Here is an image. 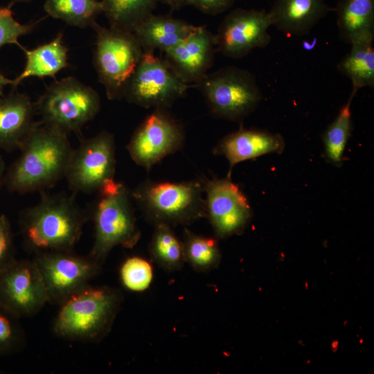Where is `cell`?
<instances>
[{
	"label": "cell",
	"mask_w": 374,
	"mask_h": 374,
	"mask_svg": "<svg viewBox=\"0 0 374 374\" xmlns=\"http://www.w3.org/2000/svg\"><path fill=\"white\" fill-rule=\"evenodd\" d=\"M98 193L92 213L94 242L89 255L102 265L114 247L135 246L141 232L134 215L131 193L123 184L113 179Z\"/></svg>",
	"instance_id": "4"
},
{
	"label": "cell",
	"mask_w": 374,
	"mask_h": 374,
	"mask_svg": "<svg viewBox=\"0 0 374 374\" xmlns=\"http://www.w3.org/2000/svg\"><path fill=\"white\" fill-rule=\"evenodd\" d=\"M341 39L350 45L373 42L374 0H340L334 8Z\"/></svg>",
	"instance_id": "21"
},
{
	"label": "cell",
	"mask_w": 374,
	"mask_h": 374,
	"mask_svg": "<svg viewBox=\"0 0 374 374\" xmlns=\"http://www.w3.org/2000/svg\"><path fill=\"white\" fill-rule=\"evenodd\" d=\"M42 276L48 302L61 304L89 285L100 271L102 265L89 255L72 251H45L34 258Z\"/></svg>",
	"instance_id": "9"
},
{
	"label": "cell",
	"mask_w": 374,
	"mask_h": 374,
	"mask_svg": "<svg viewBox=\"0 0 374 374\" xmlns=\"http://www.w3.org/2000/svg\"><path fill=\"white\" fill-rule=\"evenodd\" d=\"M34 104L42 123L69 134L79 132L96 116L100 100L93 89L67 77L52 83Z\"/></svg>",
	"instance_id": "7"
},
{
	"label": "cell",
	"mask_w": 374,
	"mask_h": 374,
	"mask_svg": "<svg viewBox=\"0 0 374 374\" xmlns=\"http://www.w3.org/2000/svg\"><path fill=\"white\" fill-rule=\"evenodd\" d=\"M47 302L34 260L15 258L0 271V305L21 318L33 316Z\"/></svg>",
	"instance_id": "14"
},
{
	"label": "cell",
	"mask_w": 374,
	"mask_h": 374,
	"mask_svg": "<svg viewBox=\"0 0 374 374\" xmlns=\"http://www.w3.org/2000/svg\"><path fill=\"white\" fill-rule=\"evenodd\" d=\"M157 2H161L168 6L172 10H177L186 6V0H157Z\"/></svg>",
	"instance_id": "34"
},
{
	"label": "cell",
	"mask_w": 374,
	"mask_h": 374,
	"mask_svg": "<svg viewBox=\"0 0 374 374\" xmlns=\"http://www.w3.org/2000/svg\"><path fill=\"white\" fill-rule=\"evenodd\" d=\"M184 261L197 271L215 268L220 260V251L215 238L197 235L186 227L182 242Z\"/></svg>",
	"instance_id": "27"
},
{
	"label": "cell",
	"mask_w": 374,
	"mask_h": 374,
	"mask_svg": "<svg viewBox=\"0 0 374 374\" xmlns=\"http://www.w3.org/2000/svg\"><path fill=\"white\" fill-rule=\"evenodd\" d=\"M91 27L96 33L94 66L107 98H121L136 69L143 51L133 33L100 26Z\"/></svg>",
	"instance_id": "8"
},
{
	"label": "cell",
	"mask_w": 374,
	"mask_h": 374,
	"mask_svg": "<svg viewBox=\"0 0 374 374\" xmlns=\"http://www.w3.org/2000/svg\"><path fill=\"white\" fill-rule=\"evenodd\" d=\"M15 259L11 225L8 217L0 215V271Z\"/></svg>",
	"instance_id": "32"
},
{
	"label": "cell",
	"mask_w": 374,
	"mask_h": 374,
	"mask_svg": "<svg viewBox=\"0 0 374 374\" xmlns=\"http://www.w3.org/2000/svg\"><path fill=\"white\" fill-rule=\"evenodd\" d=\"M12 82V80L7 78L0 71V97L3 96V91L4 87L8 84L11 85Z\"/></svg>",
	"instance_id": "35"
},
{
	"label": "cell",
	"mask_w": 374,
	"mask_h": 374,
	"mask_svg": "<svg viewBox=\"0 0 374 374\" xmlns=\"http://www.w3.org/2000/svg\"><path fill=\"white\" fill-rule=\"evenodd\" d=\"M122 301L116 288L89 285L60 304L53 331L67 340L98 341L109 332Z\"/></svg>",
	"instance_id": "3"
},
{
	"label": "cell",
	"mask_w": 374,
	"mask_h": 374,
	"mask_svg": "<svg viewBox=\"0 0 374 374\" xmlns=\"http://www.w3.org/2000/svg\"><path fill=\"white\" fill-rule=\"evenodd\" d=\"M120 277L124 287L133 292L148 289L153 278V268L146 259L139 256L127 258L120 268Z\"/></svg>",
	"instance_id": "29"
},
{
	"label": "cell",
	"mask_w": 374,
	"mask_h": 374,
	"mask_svg": "<svg viewBox=\"0 0 374 374\" xmlns=\"http://www.w3.org/2000/svg\"><path fill=\"white\" fill-rule=\"evenodd\" d=\"M206 217L215 235L225 238L241 233L252 212L247 198L230 177L204 181Z\"/></svg>",
	"instance_id": "15"
},
{
	"label": "cell",
	"mask_w": 374,
	"mask_h": 374,
	"mask_svg": "<svg viewBox=\"0 0 374 374\" xmlns=\"http://www.w3.org/2000/svg\"><path fill=\"white\" fill-rule=\"evenodd\" d=\"M23 49L26 62L23 71L12 80L11 86L13 89L28 78L54 77L69 66L68 49L63 42L62 34L33 49Z\"/></svg>",
	"instance_id": "22"
},
{
	"label": "cell",
	"mask_w": 374,
	"mask_h": 374,
	"mask_svg": "<svg viewBox=\"0 0 374 374\" xmlns=\"http://www.w3.org/2000/svg\"><path fill=\"white\" fill-rule=\"evenodd\" d=\"M211 113L231 121H240L253 112L262 98L255 76L233 66L207 73L196 85Z\"/></svg>",
	"instance_id": "6"
},
{
	"label": "cell",
	"mask_w": 374,
	"mask_h": 374,
	"mask_svg": "<svg viewBox=\"0 0 374 374\" xmlns=\"http://www.w3.org/2000/svg\"><path fill=\"white\" fill-rule=\"evenodd\" d=\"M204 181L171 182L146 180L132 193L145 217L154 224L188 225L206 217Z\"/></svg>",
	"instance_id": "5"
},
{
	"label": "cell",
	"mask_w": 374,
	"mask_h": 374,
	"mask_svg": "<svg viewBox=\"0 0 374 374\" xmlns=\"http://www.w3.org/2000/svg\"><path fill=\"white\" fill-rule=\"evenodd\" d=\"M189 85L182 82L154 53H143L124 93L130 103L144 108L168 109Z\"/></svg>",
	"instance_id": "10"
},
{
	"label": "cell",
	"mask_w": 374,
	"mask_h": 374,
	"mask_svg": "<svg viewBox=\"0 0 374 374\" xmlns=\"http://www.w3.org/2000/svg\"><path fill=\"white\" fill-rule=\"evenodd\" d=\"M35 104L25 94L11 92L0 97V148L19 149L35 122Z\"/></svg>",
	"instance_id": "19"
},
{
	"label": "cell",
	"mask_w": 374,
	"mask_h": 374,
	"mask_svg": "<svg viewBox=\"0 0 374 374\" xmlns=\"http://www.w3.org/2000/svg\"><path fill=\"white\" fill-rule=\"evenodd\" d=\"M216 51L215 35L203 26H195L163 52V60L182 82L196 86L212 66Z\"/></svg>",
	"instance_id": "16"
},
{
	"label": "cell",
	"mask_w": 374,
	"mask_h": 374,
	"mask_svg": "<svg viewBox=\"0 0 374 374\" xmlns=\"http://www.w3.org/2000/svg\"><path fill=\"white\" fill-rule=\"evenodd\" d=\"M193 26L170 15H150L133 30L144 53L165 52L184 39Z\"/></svg>",
	"instance_id": "20"
},
{
	"label": "cell",
	"mask_w": 374,
	"mask_h": 374,
	"mask_svg": "<svg viewBox=\"0 0 374 374\" xmlns=\"http://www.w3.org/2000/svg\"><path fill=\"white\" fill-rule=\"evenodd\" d=\"M24 344L19 317L0 305V356L18 351Z\"/></svg>",
	"instance_id": "30"
},
{
	"label": "cell",
	"mask_w": 374,
	"mask_h": 374,
	"mask_svg": "<svg viewBox=\"0 0 374 374\" xmlns=\"http://www.w3.org/2000/svg\"><path fill=\"white\" fill-rule=\"evenodd\" d=\"M337 70L348 78L353 97L359 89L374 86V48L373 42L351 44L350 51L337 64Z\"/></svg>",
	"instance_id": "23"
},
{
	"label": "cell",
	"mask_w": 374,
	"mask_h": 374,
	"mask_svg": "<svg viewBox=\"0 0 374 374\" xmlns=\"http://www.w3.org/2000/svg\"><path fill=\"white\" fill-rule=\"evenodd\" d=\"M184 140L182 125L167 109H154L137 127L127 148L133 161L148 171L181 149Z\"/></svg>",
	"instance_id": "12"
},
{
	"label": "cell",
	"mask_w": 374,
	"mask_h": 374,
	"mask_svg": "<svg viewBox=\"0 0 374 374\" xmlns=\"http://www.w3.org/2000/svg\"><path fill=\"white\" fill-rule=\"evenodd\" d=\"M19 150L4 179L6 187L17 193L44 190L65 177L73 150L67 133L41 121L35 122Z\"/></svg>",
	"instance_id": "1"
},
{
	"label": "cell",
	"mask_w": 374,
	"mask_h": 374,
	"mask_svg": "<svg viewBox=\"0 0 374 374\" xmlns=\"http://www.w3.org/2000/svg\"><path fill=\"white\" fill-rule=\"evenodd\" d=\"M271 21L265 10L237 8L223 19L215 35L216 50L239 59L256 48H265L271 41L268 28Z\"/></svg>",
	"instance_id": "13"
},
{
	"label": "cell",
	"mask_w": 374,
	"mask_h": 374,
	"mask_svg": "<svg viewBox=\"0 0 374 374\" xmlns=\"http://www.w3.org/2000/svg\"><path fill=\"white\" fill-rule=\"evenodd\" d=\"M44 8L52 17L79 28L91 26L102 12V3L98 0H46Z\"/></svg>",
	"instance_id": "26"
},
{
	"label": "cell",
	"mask_w": 374,
	"mask_h": 374,
	"mask_svg": "<svg viewBox=\"0 0 374 374\" xmlns=\"http://www.w3.org/2000/svg\"><path fill=\"white\" fill-rule=\"evenodd\" d=\"M115 167L114 136L102 131L82 141L78 148L73 149L65 177L75 192H98L114 179Z\"/></svg>",
	"instance_id": "11"
},
{
	"label": "cell",
	"mask_w": 374,
	"mask_h": 374,
	"mask_svg": "<svg viewBox=\"0 0 374 374\" xmlns=\"http://www.w3.org/2000/svg\"><path fill=\"white\" fill-rule=\"evenodd\" d=\"M332 10L326 0H274L268 13L271 26L287 35L302 37Z\"/></svg>",
	"instance_id": "18"
},
{
	"label": "cell",
	"mask_w": 374,
	"mask_h": 374,
	"mask_svg": "<svg viewBox=\"0 0 374 374\" xmlns=\"http://www.w3.org/2000/svg\"><path fill=\"white\" fill-rule=\"evenodd\" d=\"M87 220L72 197L44 194L21 213L19 224L26 247L38 253L72 251Z\"/></svg>",
	"instance_id": "2"
},
{
	"label": "cell",
	"mask_w": 374,
	"mask_h": 374,
	"mask_svg": "<svg viewBox=\"0 0 374 374\" xmlns=\"http://www.w3.org/2000/svg\"><path fill=\"white\" fill-rule=\"evenodd\" d=\"M284 148L285 141L279 134L240 127L223 137L213 148V153L227 159L230 166L227 177H230L238 163L269 153L280 154Z\"/></svg>",
	"instance_id": "17"
},
{
	"label": "cell",
	"mask_w": 374,
	"mask_h": 374,
	"mask_svg": "<svg viewBox=\"0 0 374 374\" xmlns=\"http://www.w3.org/2000/svg\"><path fill=\"white\" fill-rule=\"evenodd\" d=\"M31 0H11L12 3H17V2H28Z\"/></svg>",
	"instance_id": "37"
},
{
	"label": "cell",
	"mask_w": 374,
	"mask_h": 374,
	"mask_svg": "<svg viewBox=\"0 0 374 374\" xmlns=\"http://www.w3.org/2000/svg\"><path fill=\"white\" fill-rule=\"evenodd\" d=\"M234 0H186V5L192 6L211 15L222 13L231 8Z\"/></svg>",
	"instance_id": "33"
},
{
	"label": "cell",
	"mask_w": 374,
	"mask_h": 374,
	"mask_svg": "<svg viewBox=\"0 0 374 374\" xmlns=\"http://www.w3.org/2000/svg\"><path fill=\"white\" fill-rule=\"evenodd\" d=\"M102 12L109 27L133 32L144 19L153 14L157 0H102Z\"/></svg>",
	"instance_id": "24"
},
{
	"label": "cell",
	"mask_w": 374,
	"mask_h": 374,
	"mask_svg": "<svg viewBox=\"0 0 374 374\" xmlns=\"http://www.w3.org/2000/svg\"><path fill=\"white\" fill-rule=\"evenodd\" d=\"M4 167H5L4 162L3 159H1V157H0V177H1L2 175V173L4 170Z\"/></svg>",
	"instance_id": "36"
},
{
	"label": "cell",
	"mask_w": 374,
	"mask_h": 374,
	"mask_svg": "<svg viewBox=\"0 0 374 374\" xmlns=\"http://www.w3.org/2000/svg\"><path fill=\"white\" fill-rule=\"evenodd\" d=\"M353 97L341 108L335 120L324 131L322 139L326 159L333 165L342 163L343 154L352 130L350 105Z\"/></svg>",
	"instance_id": "28"
},
{
	"label": "cell",
	"mask_w": 374,
	"mask_h": 374,
	"mask_svg": "<svg viewBox=\"0 0 374 374\" xmlns=\"http://www.w3.org/2000/svg\"><path fill=\"white\" fill-rule=\"evenodd\" d=\"M149 246L153 260L168 271L179 270L184 263L182 242L175 234L171 226L166 223L155 224Z\"/></svg>",
	"instance_id": "25"
},
{
	"label": "cell",
	"mask_w": 374,
	"mask_h": 374,
	"mask_svg": "<svg viewBox=\"0 0 374 374\" xmlns=\"http://www.w3.org/2000/svg\"><path fill=\"white\" fill-rule=\"evenodd\" d=\"M1 177H0V185H1Z\"/></svg>",
	"instance_id": "38"
},
{
	"label": "cell",
	"mask_w": 374,
	"mask_h": 374,
	"mask_svg": "<svg viewBox=\"0 0 374 374\" xmlns=\"http://www.w3.org/2000/svg\"><path fill=\"white\" fill-rule=\"evenodd\" d=\"M35 26V24H21L17 21L10 7L0 8V48L6 44L21 46L19 38L30 33Z\"/></svg>",
	"instance_id": "31"
}]
</instances>
